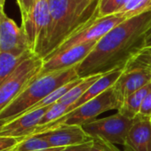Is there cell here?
<instances>
[{
  "label": "cell",
  "instance_id": "6da1fadb",
  "mask_svg": "<svg viewBox=\"0 0 151 151\" xmlns=\"http://www.w3.org/2000/svg\"><path fill=\"white\" fill-rule=\"evenodd\" d=\"M150 27L151 12L122 22L102 37L88 56L76 67L78 77L86 78L124 68L145 47Z\"/></svg>",
  "mask_w": 151,
  "mask_h": 151
},
{
  "label": "cell",
  "instance_id": "7a4b0ae2",
  "mask_svg": "<svg viewBox=\"0 0 151 151\" xmlns=\"http://www.w3.org/2000/svg\"><path fill=\"white\" fill-rule=\"evenodd\" d=\"M99 1L49 0V22L39 58L45 59L71 35L99 18Z\"/></svg>",
  "mask_w": 151,
  "mask_h": 151
},
{
  "label": "cell",
  "instance_id": "3957f363",
  "mask_svg": "<svg viewBox=\"0 0 151 151\" xmlns=\"http://www.w3.org/2000/svg\"><path fill=\"white\" fill-rule=\"evenodd\" d=\"M78 78L76 67L37 77L1 113L0 120L13 121L63 85Z\"/></svg>",
  "mask_w": 151,
  "mask_h": 151
},
{
  "label": "cell",
  "instance_id": "277c9868",
  "mask_svg": "<svg viewBox=\"0 0 151 151\" xmlns=\"http://www.w3.org/2000/svg\"><path fill=\"white\" fill-rule=\"evenodd\" d=\"M120 104L114 93L113 88H109L98 97L87 101L58 120L44 126L37 127L33 135L42 133L60 125L83 126L96 120V117L107 111L118 109Z\"/></svg>",
  "mask_w": 151,
  "mask_h": 151
},
{
  "label": "cell",
  "instance_id": "5b68a950",
  "mask_svg": "<svg viewBox=\"0 0 151 151\" xmlns=\"http://www.w3.org/2000/svg\"><path fill=\"white\" fill-rule=\"evenodd\" d=\"M43 60L33 55L16 68V70L0 86V113L11 104L39 74Z\"/></svg>",
  "mask_w": 151,
  "mask_h": 151
},
{
  "label": "cell",
  "instance_id": "8992f818",
  "mask_svg": "<svg viewBox=\"0 0 151 151\" xmlns=\"http://www.w3.org/2000/svg\"><path fill=\"white\" fill-rule=\"evenodd\" d=\"M49 0H34L29 14L22 19V28L30 51L39 57L49 22Z\"/></svg>",
  "mask_w": 151,
  "mask_h": 151
},
{
  "label": "cell",
  "instance_id": "52a82bcc",
  "mask_svg": "<svg viewBox=\"0 0 151 151\" xmlns=\"http://www.w3.org/2000/svg\"><path fill=\"white\" fill-rule=\"evenodd\" d=\"M132 123L133 119L128 118L117 112L115 115L96 119L82 127L93 139L99 138L114 145L124 146Z\"/></svg>",
  "mask_w": 151,
  "mask_h": 151
},
{
  "label": "cell",
  "instance_id": "ba28073f",
  "mask_svg": "<svg viewBox=\"0 0 151 151\" xmlns=\"http://www.w3.org/2000/svg\"><path fill=\"white\" fill-rule=\"evenodd\" d=\"M124 21V19L116 14L106 17H99L80 29L78 31L71 35L48 56L64 52L74 46L80 45L83 44L98 42L109 31H110L113 28H115Z\"/></svg>",
  "mask_w": 151,
  "mask_h": 151
},
{
  "label": "cell",
  "instance_id": "9c48e42d",
  "mask_svg": "<svg viewBox=\"0 0 151 151\" xmlns=\"http://www.w3.org/2000/svg\"><path fill=\"white\" fill-rule=\"evenodd\" d=\"M96 43L97 42H90L83 44L45 57L43 59V66L38 76L77 67L88 56Z\"/></svg>",
  "mask_w": 151,
  "mask_h": 151
},
{
  "label": "cell",
  "instance_id": "30bf717a",
  "mask_svg": "<svg viewBox=\"0 0 151 151\" xmlns=\"http://www.w3.org/2000/svg\"><path fill=\"white\" fill-rule=\"evenodd\" d=\"M30 51L28 38L22 29L14 21L4 12L0 11V52L22 54Z\"/></svg>",
  "mask_w": 151,
  "mask_h": 151
},
{
  "label": "cell",
  "instance_id": "8fae6325",
  "mask_svg": "<svg viewBox=\"0 0 151 151\" xmlns=\"http://www.w3.org/2000/svg\"><path fill=\"white\" fill-rule=\"evenodd\" d=\"M150 82V70L143 68H124L112 88L121 106L129 96Z\"/></svg>",
  "mask_w": 151,
  "mask_h": 151
},
{
  "label": "cell",
  "instance_id": "7c38bea8",
  "mask_svg": "<svg viewBox=\"0 0 151 151\" xmlns=\"http://www.w3.org/2000/svg\"><path fill=\"white\" fill-rule=\"evenodd\" d=\"M49 108L50 106L28 112L13 121L7 122L0 131V136L20 139L21 141L32 136Z\"/></svg>",
  "mask_w": 151,
  "mask_h": 151
},
{
  "label": "cell",
  "instance_id": "4fadbf2b",
  "mask_svg": "<svg viewBox=\"0 0 151 151\" xmlns=\"http://www.w3.org/2000/svg\"><path fill=\"white\" fill-rule=\"evenodd\" d=\"M39 135L46 139L52 147H66L93 140L83 127L78 125H60Z\"/></svg>",
  "mask_w": 151,
  "mask_h": 151
},
{
  "label": "cell",
  "instance_id": "5bb4252c",
  "mask_svg": "<svg viewBox=\"0 0 151 151\" xmlns=\"http://www.w3.org/2000/svg\"><path fill=\"white\" fill-rule=\"evenodd\" d=\"M124 151H151V118L137 115L124 144Z\"/></svg>",
  "mask_w": 151,
  "mask_h": 151
},
{
  "label": "cell",
  "instance_id": "9a60e30c",
  "mask_svg": "<svg viewBox=\"0 0 151 151\" xmlns=\"http://www.w3.org/2000/svg\"><path fill=\"white\" fill-rule=\"evenodd\" d=\"M123 70H124V68H116V69L112 70V71H110V72H109L107 74H104L101 78H100L86 92V93L80 99H78L74 104H72V105H70L68 107L67 114L69 113L70 111L76 109H78V107H80L81 105L86 103L87 101L98 97L102 93H104L108 89L111 88L114 86V84L116 82L118 78L120 77V75L122 74Z\"/></svg>",
  "mask_w": 151,
  "mask_h": 151
},
{
  "label": "cell",
  "instance_id": "2e32d148",
  "mask_svg": "<svg viewBox=\"0 0 151 151\" xmlns=\"http://www.w3.org/2000/svg\"><path fill=\"white\" fill-rule=\"evenodd\" d=\"M33 55L36 54L31 51H27L22 54L0 52V86L16 70L22 62Z\"/></svg>",
  "mask_w": 151,
  "mask_h": 151
},
{
  "label": "cell",
  "instance_id": "e0dca14e",
  "mask_svg": "<svg viewBox=\"0 0 151 151\" xmlns=\"http://www.w3.org/2000/svg\"><path fill=\"white\" fill-rule=\"evenodd\" d=\"M151 91V82L139 89V91L132 93L131 96H129L120 106V108L117 109L118 113L128 117L131 119H133L139 113V109L141 106V103L146 97V95Z\"/></svg>",
  "mask_w": 151,
  "mask_h": 151
},
{
  "label": "cell",
  "instance_id": "ac0fdd59",
  "mask_svg": "<svg viewBox=\"0 0 151 151\" xmlns=\"http://www.w3.org/2000/svg\"><path fill=\"white\" fill-rule=\"evenodd\" d=\"M103 75H94V76H91V77H87L86 78H82L81 81L77 86L70 89L58 102L64 104L68 107L74 104Z\"/></svg>",
  "mask_w": 151,
  "mask_h": 151
},
{
  "label": "cell",
  "instance_id": "d6986e66",
  "mask_svg": "<svg viewBox=\"0 0 151 151\" xmlns=\"http://www.w3.org/2000/svg\"><path fill=\"white\" fill-rule=\"evenodd\" d=\"M151 12V0H128L116 15L124 20Z\"/></svg>",
  "mask_w": 151,
  "mask_h": 151
},
{
  "label": "cell",
  "instance_id": "ffe728a7",
  "mask_svg": "<svg viewBox=\"0 0 151 151\" xmlns=\"http://www.w3.org/2000/svg\"><path fill=\"white\" fill-rule=\"evenodd\" d=\"M82 78H77L75 80H72L65 85H63L62 86L59 87L58 89H56L55 91H53L52 93H50L47 97H45V99H43L42 101H40L39 102H37V104H35L33 107H31L26 113L28 112H30V111H33V110H36V109H43V108H45V107H49L56 102H58L70 89H72L74 86H77L80 81H81ZM25 113V114H26ZM24 115V114H23Z\"/></svg>",
  "mask_w": 151,
  "mask_h": 151
},
{
  "label": "cell",
  "instance_id": "44dd1931",
  "mask_svg": "<svg viewBox=\"0 0 151 151\" xmlns=\"http://www.w3.org/2000/svg\"><path fill=\"white\" fill-rule=\"evenodd\" d=\"M51 147L46 139L42 138L39 134H36L22 139L15 147L14 151H38Z\"/></svg>",
  "mask_w": 151,
  "mask_h": 151
},
{
  "label": "cell",
  "instance_id": "7402d4cb",
  "mask_svg": "<svg viewBox=\"0 0 151 151\" xmlns=\"http://www.w3.org/2000/svg\"><path fill=\"white\" fill-rule=\"evenodd\" d=\"M68 109V106L61 104L60 102H56V103L51 105L50 108L48 109V110L44 115V116L41 118L39 125L37 127L46 125V124H51V123L58 120L59 118L62 117L64 115L67 114Z\"/></svg>",
  "mask_w": 151,
  "mask_h": 151
},
{
  "label": "cell",
  "instance_id": "603a6c76",
  "mask_svg": "<svg viewBox=\"0 0 151 151\" xmlns=\"http://www.w3.org/2000/svg\"><path fill=\"white\" fill-rule=\"evenodd\" d=\"M127 1L128 0H100L99 16L106 17L118 14Z\"/></svg>",
  "mask_w": 151,
  "mask_h": 151
},
{
  "label": "cell",
  "instance_id": "cb8c5ba5",
  "mask_svg": "<svg viewBox=\"0 0 151 151\" xmlns=\"http://www.w3.org/2000/svg\"><path fill=\"white\" fill-rule=\"evenodd\" d=\"M125 68H143L151 71V46L144 47Z\"/></svg>",
  "mask_w": 151,
  "mask_h": 151
},
{
  "label": "cell",
  "instance_id": "d4e9b609",
  "mask_svg": "<svg viewBox=\"0 0 151 151\" xmlns=\"http://www.w3.org/2000/svg\"><path fill=\"white\" fill-rule=\"evenodd\" d=\"M90 151H120V149L114 144L104 139L94 138L92 140Z\"/></svg>",
  "mask_w": 151,
  "mask_h": 151
},
{
  "label": "cell",
  "instance_id": "484cf974",
  "mask_svg": "<svg viewBox=\"0 0 151 151\" xmlns=\"http://www.w3.org/2000/svg\"><path fill=\"white\" fill-rule=\"evenodd\" d=\"M20 142V139L0 136V151H14Z\"/></svg>",
  "mask_w": 151,
  "mask_h": 151
},
{
  "label": "cell",
  "instance_id": "4316f807",
  "mask_svg": "<svg viewBox=\"0 0 151 151\" xmlns=\"http://www.w3.org/2000/svg\"><path fill=\"white\" fill-rule=\"evenodd\" d=\"M139 114L151 118V91L144 98L141 103Z\"/></svg>",
  "mask_w": 151,
  "mask_h": 151
},
{
  "label": "cell",
  "instance_id": "83f0119b",
  "mask_svg": "<svg viewBox=\"0 0 151 151\" xmlns=\"http://www.w3.org/2000/svg\"><path fill=\"white\" fill-rule=\"evenodd\" d=\"M91 146H92V141L87 142V143L66 147H63L60 151H90Z\"/></svg>",
  "mask_w": 151,
  "mask_h": 151
},
{
  "label": "cell",
  "instance_id": "f1b7e54d",
  "mask_svg": "<svg viewBox=\"0 0 151 151\" xmlns=\"http://www.w3.org/2000/svg\"><path fill=\"white\" fill-rule=\"evenodd\" d=\"M148 46H151V27L147 32L146 41H145V47H148Z\"/></svg>",
  "mask_w": 151,
  "mask_h": 151
},
{
  "label": "cell",
  "instance_id": "f546056e",
  "mask_svg": "<svg viewBox=\"0 0 151 151\" xmlns=\"http://www.w3.org/2000/svg\"><path fill=\"white\" fill-rule=\"evenodd\" d=\"M63 147H51V148H47L45 150H38V151H60Z\"/></svg>",
  "mask_w": 151,
  "mask_h": 151
},
{
  "label": "cell",
  "instance_id": "4dcf8cb0",
  "mask_svg": "<svg viewBox=\"0 0 151 151\" xmlns=\"http://www.w3.org/2000/svg\"><path fill=\"white\" fill-rule=\"evenodd\" d=\"M7 123V121H5V120H0V131H1L2 127Z\"/></svg>",
  "mask_w": 151,
  "mask_h": 151
},
{
  "label": "cell",
  "instance_id": "1f68e13d",
  "mask_svg": "<svg viewBox=\"0 0 151 151\" xmlns=\"http://www.w3.org/2000/svg\"><path fill=\"white\" fill-rule=\"evenodd\" d=\"M5 2H6V0H0V6H1L3 8H4V6H5Z\"/></svg>",
  "mask_w": 151,
  "mask_h": 151
}]
</instances>
